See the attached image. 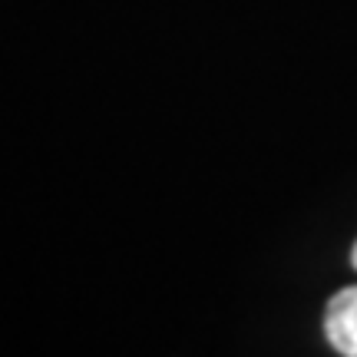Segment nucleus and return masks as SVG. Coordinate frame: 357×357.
<instances>
[{
  "label": "nucleus",
  "mask_w": 357,
  "mask_h": 357,
  "mask_svg": "<svg viewBox=\"0 0 357 357\" xmlns=\"http://www.w3.org/2000/svg\"><path fill=\"white\" fill-rule=\"evenodd\" d=\"M351 261H354V268H357V245H354V252H351Z\"/></svg>",
  "instance_id": "nucleus-2"
},
{
  "label": "nucleus",
  "mask_w": 357,
  "mask_h": 357,
  "mask_svg": "<svg viewBox=\"0 0 357 357\" xmlns=\"http://www.w3.org/2000/svg\"><path fill=\"white\" fill-rule=\"evenodd\" d=\"M324 334L341 357H357V284L337 291L328 301Z\"/></svg>",
  "instance_id": "nucleus-1"
}]
</instances>
